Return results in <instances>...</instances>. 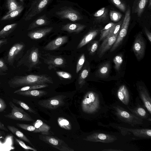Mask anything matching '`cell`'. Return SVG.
I'll list each match as a JSON object with an SVG mask.
<instances>
[{"instance_id": "52", "label": "cell", "mask_w": 151, "mask_h": 151, "mask_svg": "<svg viewBox=\"0 0 151 151\" xmlns=\"http://www.w3.org/2000/svg\"><path fill=\"white\" fill-rule=\"evenodd\" d=\"M0 130H3L6 132H8V129L6 128L3 124L1 122L0 120Z\"/></svg>"}, {"instance_id": "12", "label": "cell", "mask_w": 151, "mask_h": 151, "mask_svg": "<svg viewBox=\"0 0 151 151\" xmlns=\"http://www.w3.org/2000/svg\"><path fill=\"white\" fill-rule=\"evenodd\" d=\"M145 42L141 33H139L136 37L132 47L134 53L138 60L143 57L145 52Z\"/></svg>"}, {"instance_id": "47", "label": "cell", "mask_w": 151, "mask_h": 151, "mask_svg": "<svg viewBox=\"0 0 151 151\" xmlns=\"http://www.w3.org/2000/svg\"><path fill=\"white\" fill-rule=\"evenodd\" d=\"M99 44V42L98 41H94L92 43L88 50L90 54L95 53L98 48Z\"/></svg>"}, {"instance_id": "25", "label": "cell", "mask_w": 151, "mask_h": 151, "mask_svg": "<svg viewBox=\"0 0 151 151\" xmlns=\"http://www.w3.org/2000/svg\"><path fill=\"white\" fill-rule=\"evenodd\" d=\"M98 30H93L86 34L78 44L77 48L80 49L92 40L97 35Z\"/></svg>"}, {"instance_id": "29", "label": "cell", "mask_w": 151, "mask_h": 151, "mask_svg": "<svg viewBox=\"0 0 151 151\" xmlns=\"http://www.w3.org/2000/svg\"><path fill=\"white\" fill-rule=\"evenodd\" d=\"M132 114L141 118L147 119L148 118V114L145 109L142 106H138L133 109L128 107Z\"/></svg>"}, {"instance_id": "14", "label": "cell", "mask_w": 151, "mask_h": 151, "mask_svg": "<svg viewBox=\"0 0 151 151\" xmlns=\"http://www.w3.org/2000/svg\"><path fill=\"white\" fill-rule=\"evenodd\" d=\"M60 18L68 19L73 22L82 19L80 13L71 7L64 8L56 13Z\"/></svg>"}, {"instance_id": "5", "label": "cell", "mask_w": 151, "mask_h": 151, "mask_svg": "<svg viewBox=\"0 0 151 151\" xmlns=\"http://www.w3.org/2000/svg\"><path fill=\"white\" fill-rule=\"evenodd\" d=\"M25 45L22 42L16 43L11 47L6 57V63L12 66L18 62L23 56Z\"/></svg>"}, {"instance_id": "49", "label": "cell", "mask_w": 151, "mask_h": 151, "mask_svg": "<svg viewBox=\"0 0 151 151\" xmlns=\"http://www.w3.org/2000/svg\"><path fill=\"white\" fill-rule=\"evenodd\" d=\"M6 107V105L5 101L0 98V112L3 111Z\"/></svg>"}, {"instance_id": "44", "label": "cell", "mask_w": 151, "mask_h": 151, "mask_svg": "<svg viewBox=\"0 0 151 151\" xmlns=\"http://www.w3.org/2000/svg\"><path fill=\"white\" fill-rule=\"evenodd\" d=\"M112 3L115 5L122 11L124 12L126 8L125 4L122 2L120 0H110Z\"/></svg>"}, {"instance_id": "36", "label": "cell", "mask_w": 151, "mask_h": 151, "mask_svg": "<svg viewBox=\"0 0 151 151\" xmlns=\"http://www.w3.org/2000/svg\"><path fill=\"white\" fill-rule=\"evenodd\" d=\"M89 73V71L86 69H83L79 76L78 79V83L80 88L85 84V80L88 76Z\"/></svg>"}, {"instance_id": "51", "label": "cell", "mask_w": 151, "mask_h": 151, "mask_svg": "<svg viewBox=\"0 0 151 151\" xmlns=\"http://www.w3.org/2000/svg\"><path fill=\"white\" fill-rule=\"evenodd\" d=\"M8 42L7 39H2L0 40V48L6 44Z\"/></svg>"}, {"instance_id": "41", "label": "cell", "mask_w": 151, "mask_h": 151, "mask_svg": "<svg viewBox=\"0 0 151 151\" xmlns=\"http://www.w3.org/2000/svg\"><path fill=\"white\" fill-rule=\"evenodd\" d=\"M85 60V54L83 53L81 56L78 61L76 67V73H78L81 69L84 63Z\"/></svg>"}, {"instance_id": "35", "label": "cell", "mask_w": 151, "mask_h": 151, "mask_svg": "<svg viewBox=\"0 0 151 151\" xmlns=\"http://www.w3.org/2000/svg\"><path fill=\"white\" fill-rule=\"evenodd\" d=\"M110 65L109 62L105 63L102 65L98 70V73L101 76L105 77L109 74Z\"/></svg>"}, {"instance_id": "33", "label": "cell", "mask_w": 151, "mask_h": 151, "mask_svg": "<svg viewBox=\"0 0 151 151\" xmlns=\"http://www.w3.org/2000/svg\"><path fill=\"white\" fill-rule=\"evenodd\" d=\"M12 101L13 103L19 105L24 109L29 112L34 114H36V112L27 104L22 101L13 98Z\"/></svg>"}, {"instance_id": "1", "label": "cell", "mask_w": 151, "mask_h": 151, "mask_svg": "<svg viewBox=\"0 0 151 151\" xmlns=\"http://www.w3.org/2000/svg\"><path fill=\"white\" fill-rule=\"evenodd\" d=\"M53 83L52 78L46 75L30 74L24 76H16L8 81L9 87L16 88L27 86Z\"/></svg>"}, {"instance_id": "11", "label": "cell", "mask_w": 151, "mask_h": 151, "mask_svg": "<svg viewBox=\"0 0 151 151\" xmlns=\"http://www.w3.org/2000/svg\"><path fill=\"white\" fill-rule=\"evenodd\" d=\"M83 139L87 141L106 143L113 142L117 139L115 136L100 132H94L87 136Z\"/></svg>"}, {"instance_id": "54", "label": "cell", "mask_w": 151, "mask_h": 151, "mask_svg": "<svg viewBox=\"0 0 151 151\" xmlns=\"http://www.w3.org/2000/svg\"><path fill=\"white\" fill-rule=\"evenodd\" d=\"M102 151H122L121 150H115V149H105L102 150Z\"/></svg>"}, {"instance_id": "17", "label": "cell", "mask_w": 151, "mask_h": 151, "mask_svg": "<svg viewBox=\"0 0 151 151\" xmlns=\"http://www.w3.org/2000/svg\"><path fill=\"white\" fill-rule=\"evenodd\" d=\"M138 92L145 106L151 114V99L147 91L144 86H139Z\"/></svg>"}, {"instance_id": "26", "label": "cell", "mask_w": 151, "mask_h": 151, "mask_svg": "<svg viewBox=\"0 0 151 151\" xmlns=\"http://www.w3.org/2000/svg\"><path fill=\"white\" fill-rule=\"evenodd\" d=\"M7 128L12 133L17 136L20 139L28 142L32 146L34 147L30 141L19 129L13 126L8 125Z\"/></svg>"}, {"instance_id": "18", "label": "cell", "mask_w": 151, "mask_h": 151, "mask_svg": "<svg viewBox=\"0 0 151 151\" xmlns=\"http://www.w3.org/2000/svg\"><path fill=\"white\" fill-rule=\"evenodd\" d=\"M68 39V37L66 36L58 37L48 43L44 47L43 49L49 51L55 50L66 43Z\"/></svg>"}, {"instance_id": "10", "label": "cell", "mask_w": 151, "mask_h": 151, "mask_svg": "<svg viewBox=\"0 0 151 151\" xmlns=\"http://www.w3.org/2000/svg\"><path fill=\"white\" fill-rule=\"evenodd\" d=\"M66 97L62 95H58L47 99L40 100L38 104L45 108L54 109L64 104V99Z\"/></svg>"}, {"instance_id": "4", "label": "cell", "mask_w": 151, "mask_h": 151, "mask_svg": "<svg viewBox=\"0 0 151 151\" xmlns=\"http://www.w3.org/2000/svg\"><path fill=\"white\" fill-rule=\"evenodd\" d=\"M113 108L115 114L121 121L133 127L143 124L142 118L130 113L122 107L116 105L114 106Z\"/></svg>"}, {"instance_id": "46", "label": "cell", "mask_w": 151, "mask_h": 151, "mask_svg": "<svg viewBox=\"0 0 151 151\" xmlns=\"http://www.w3.org/2000/svg\"><path fill=\"white\" fill-rule=\"evenodd\" d=\"M56 73L59 77L65 79H70L72 77L70 74L66 72L57 71Z\"/></svg>"}, {"instance_id": "16", "label": "cell", "mask_w": 151, "mask_h": 151, "mask_svg": "<svg viewBox=\"0 0 151 151\" xmlns=\"http://www.w3.org/2000/svg\"><path fill=\"white\" fill-rule=\"evenodd\" d=\"M117 36H108L104 39L101 45L98 52L99 58H101L105 52L112 47Z\"/></svg>"}, {"instance_id": "20", "label": "cell", "mask_w": 151, "mask_h": 151, "mask_svg": "<svg viewBox=\"0 0 151 151\" xmlns=\"http://www.w3.org/2000/svg\"><path fill=\"white\" fill-rule=\"evenodd\" d=\"M33 125L36 128L35 130L33 132L40 133L44 135L49 134L50 127L41 120H37L33 123Z\"/></svg>"}, {"instance_id": "39", "label": "cell", "mask_w": 151, "mask_h": 151, "mask_svg": "<svg viewBox=\"0 0 151 151\" xmlns=\"http://www.w3.org/2000/svg\"><path fill=\"white\" fill-rule=\"evenodd\" d=\"M123 61L122 56L121 55H117L114 58L113 61L115 64L114 68L117 71L119 70Z\"/></svg>"}, {"instance_id": "6", "label": "cell", "mask_w": 151, "mask_h": 151, "mask_svg": "<svg viewBox=\"0 0 151 151\" xmlns=\"http://www.w3.org/2000/svg\"><path fill=\"white\" fill-rule=\"evenodd\" d=\"M9 104L11 108V112L4 115L5 117L19 121L33 122L34 121L30 115L21 108L17 106L12 102L10 101Z\"/></svg>"}, {"instance_id": "48", "label": "cell", "mask_w": 151, "mask_h": 151, "mask_svg": "<svg viewBox=\"0 0 151 151\" xmlns=\"http://www.w3.org/2000/svg\"><path fill=\"white\" fill-rule=\"evenodd\" d=\"M106 9L105 7H103L97 11L93 15L95 17L101 18L105 15L106 13Z\"/></svg>"}, {"instance_id": "56", "label": "cell", "mask_w": 151, "mask_h": 151, "mask_svg": "<svg viewBox=\"0 0 151 151\" xmlns=\"http://www.w3.org/2000/svg\"><path fill=\"white\" fill-rule=\"evenodd\" d=\"M23 2L24 0H19Z\"/></svg>"}, {"instance_id": "23", "label": "cell", "mask_w": 151, "mask_h": 151, "mask_svg": "<svg viewBox=\"0 0 151 151\" xmlns=\"http://www.w3.org/2000/svg\"><path fill=\"white\" fill-rule=\"evenodd\" d=\"M49 23V20L45 14L35 20L29 25L27 30H32L39 27L47 25Z\"/></svg>"}, {"instance_id": "40", "label": "cell", "mask_w": 151, "mask_h": 151, "mask_svg": "<svg viewBox=\"0 0 151 151\" xmlns=\"http://www.w3.org/2000/svg\"><path fill=\"white\" fill-rule=\"evenodd\" d=\"M8 67L6 62L2 59H0V75L3 76L7 74Z\"/></svg>"}, {"instance_id": "55", "label": "cell", "mask_w": 151, "mask_h": 151, "mask_svg": "<svg viewBox=\"0 0 151 151\" xmlns=\"http://www.w3.org/2000/svg\"><path fill=\"white\" fill-rule=\"evenodd\" d=\"M151 0H149V5H148V7L150 8L151 6Z\"/></svg>"}, {"instance_id": "21", "label": "cell", "mask_w": 151, "mask_h": 151, "mask_svg": "<svg viewBox=\"0 0 151 151\" xmlns=\"http://www.w3.org/2000/svg\"><path fill=\"white\" fill-rule=\"evenodd\" d=\"M86 26L78 23H68L64 25L61 29L69 33L78 34L82 31Z\"/></svg>"}, {"instance_id": "57", "label": "cell", "mask_w": 151, "mask_h": 151, "mask_svg": "<svg viewBox=\"0 0 151 151\" xmlns=\"http://www.w3.org/2000/svg\"><path fill=\"white\" fill-rule=\"evenodd\" d=\"M0 84H1V82H0Z\"/></svg>"}, {"instance_id": "34", "label": "cell", "mask_w": 151, "mask_h": 151, "mask_svg": "<svg viewBox=\"0 0 151 151\" xmlns=\"http://www.w3.org/2000/svg\"><path fill=\"white\" fill-rule=\"evenodd\" d=\"M58 122L59 126L62 128L67 130L71 129L72 126L70 123L65 118L59 117L58 119Z\"/></svg>"}, {"instance_id": "13", "label": "cell", "mask_w": 151, "mask_h": 151, "mask_svg": "<svg viewBox=\"0 0 151 151\" xmlns=\"http://www.w3.org/2000/svg\"><path fill=\"white\" fill-rule=\"evenodd\" d=\"M43 59L44 62L48 65V68L50 70L56 68L65 67L66 62L65 59L61 57L45 54Z\"/></svg>"}, {"instance_id": "3", "label": "cell", "mask_w": 151, "mask_h": 151, "mask_svg": "<svg viewBox=\"0 0 151 151\" xmlns=\"http://www.w3.org/2000/svg\"><path fill=\"white\" fill-rule=\"evenodd\" d=\"M40 64L39 54L38 48L33 47L29 49L25 54L17 62V67L23 65L30 71L33 68H37Z\"/></svg>"}, {"instance_id": "53", "label": "cell", "mask_w": 151, "mask_h": 151, "mask_svg": "<svg viewBox=\"0 0 151 151\" xmlns=\"http://www.w3.org/2000/svg\"><path fill=\"white\" fill-rule=\"evenodd\" d=\"M5 135V133L4 131L0 130V141L4 139Z\"/></svg>"}, {"instance_id": "15", "label": "cell", "mask_w": 151, "mask_h": 151, "mask_svg": "<svg viewBox=\"0 0 151 151\" xmlns=\"http://www.w3.org/2000/svg\"><path fill=\"white\" fill-rule=\"evenodd\" d=\"M122 134L130 132L135 137L143 138H151V130L149 129H132L118 127Z\"/></svg>"}, {"instance_id": "50", "label": "cell", "mask_w": 151, "mask_h": 151, "mask_svg": "<svg viewBox=\"0 0 151 151\" xmlns=\"http://www.w3.org/2000/svg\"><path fill=\"white\" fill-rule=\"evenodd\" d=\"M145 31L146 34L148 39L149 40L150 42H151V32L148 30V29L146 28H145Z\"/></svg>"}, {"instance_id": "30", "label": "cell", "mask_w": 151, "mask_h": 151, "mask_svg": "<svg viewBox=\"0 0 151 151\" xmlns=\"http://www.w3.org/2000/svg\"><path fill=\"white\" fill-rule=\"evenodd\" d=\"M24 8L22 5L19 6L16 10L11 12L9 14H6L1 19V20H9L12 19L19 15L23 11Z\"/></svg>"}, {"instance_id": "28", "label": "cell", "mask_w": 151, "mask_h": 151, "mask_svg": "<svg viewBox=\"0 0 151 151\" xmlns=\"http://www.w3.org/2000/svg\"><path fill=\"white\" fill-rule=\"evenodd\" d=\"M18 24L14 23L4 27L0 31V39H5L17 27Z\"/></svg>"}, {"instance_id": "43", "label": "cell", "mask_w": 151, "mask_h": 151, "mask_svg": "<svg viewBox=\"0 0 151 151\" xmlns=\"http://www.w3.org/2000/svg\"><path fill=\"white\" fill-rule=\"evenodd\" d=\"M16 124L18 127L21 128L28 131L32 132L36 129L35 127L34 126L29 124L17 123Z\"/></svg>"}, {"instance_id": "32", "label": "cell", "mask_w": 151, "mask_h": 151, "mask_svg": "<svg viewBox=\"0 0 151 151\" xmlns=\"http://www.w3.org/2000/svg\"><path fill=\"white\" fill-rule=\"evenodd\" d=\"M115 24L112 22L110 23L101 30L100 41L104 39L107 37Z\"/></svg>"}, {"instance_id": "42", "label": "cell", "mask_w": 151, "mask_h": 151, "mask_svg": "<svg viewBox=\"0 0 151 151\" xmlns=\"http://www.w3.org/2000/svg\"><path fill=\"white\" fill-rule=\"evenodd\" d=\"M110 17L111 20L115 22H118L122 17L120 13L114 11H111L110 12Z\"/></svg>"}, {"instance_id": "24", "label": "cell", "mask_w": 151, "mask_h": 151, "mask_svg": "<svg viewBox=\"0 0 151 151\" xmlns=\"http://www.w3.org/2000/svg\"><path fill=\"white\" fill-rule=\"evenodd\" d=\"M16 93L19 95L26 96L39 97L46 95L47 92L43 90L34 89L20 91Z\"/></svg>"}, {"instance_id": "19", "label": "cell", "mask_w": 151, "mask_h": 151, "mask_svg": "<svg viewBox=\"0 0 151 151\" xmlns=\"http://www.w3.org/2000/svg\"><path fill=\"white\" fill-rule=\"evenodd\" d=\"M52 27H47L38 30L29 32L28 36L31 39L38 40L40 39L50 32L52 30Z\"/></svg>"}, {"instance_id": "22", "label": "cell", "mask_w": 151, "mask_h": 151, "mask_svg": "<svg viewBox=\"0 0 151 151\" xmlns=\"http://www.w3.org/2000/svg\"><path fill=\"white\" fill-rule=\"evenodd\" d=\"M117 96L119 100L124 104L127 105L129 101V95L128 89L124 85L121 86L117 92Z\"/></svg>"}, {"instance_id": "31", "label": "cell", "mask_w": 151, "mask_h": 151, "mask_svg": "<svg viewBox=\"0 0 151 151\" xmlns=\"http://www.w3.org/2000/svg\"><path fill=\"white\" fill-rule=\"evenodd\" d=\"M48 85L47 84L27 86L23 87L22 88H20L15 91L14 92V93H17L20 91L27 90L37 89H40L46 87H48Z\"/></svg>"}, {"instance_id": "8", "label": "cell", "mask_w": 151, "mask_h": 151, "mask_svg": "<svg viewBox=\"0 0 151 151\" xmlns=\"http://www.w3.org/2000/svg\"><path fill=\"white\" fill-rule=\"evenodd\" d=\"M131 10L129 7L127 9L123 22L116 40L110 50V52L114 51L121 44L126 36L130 19Z\"/></svg>"}, {"instance_id": "7", "label": "cell", "mask_w": 151, "mask_h": 151, "mask_svg": "<svg viewBox=\"0 0 151 151\" xmlns=\"http://www.w3.org/2000/svg\"><path fill=\"white\" fill-rule=\"evenodd\" d=\"M51 0H34L25 13L23 19L25 21L30 20L42 12L49 4Z\"/></svg>"}, {"instance_id": "38", "label": "cell", "mask_w": 151, "mask_h": 151, "mask_svg": "<svg viewBox=\"0 0 151 151\" xmlns=\"http://www.w3.org/2000/svg\"><path fill=\"white\" fill-rule=\"evenodd\" d=\"M122 23V21H121L117 23H115L107 37L113 36H118Z\"/></svg>"}, {"instance_id": "37", "label": "cell", "mask_w": 151, "mask_h": 151, "mask_svg": "<svg viewBox=\"0 0 151 151\" xmlns=\"http://www.w3.org/2000/svg\"><path fill=\"white\" fill-rule=\"evenodd\" d=\"M6 5L8 10L6 14H8L17 9L20 5L16 0H6Z\"/></svg>"}, {"instance_id": "45", "label": "cell", "mask_w": 151, "mask_h": 151, "mask_svg": "<svg viewBox=\"0 0 151 151\" xmlns=\"http://www.w3.org/2000/svg\"><path fill=\"white\" fill-rule=\"evenodd\" d=\"M14 138L16 142L24 149L27 150H30L33 151H37V150L36 149L26 145L22 140L18 139L15 137Z\"/></svg>"}, {"instance_id": "9", "label": "cell", "mask_w": 151, "mask_h": 151, "mask_svg": "<svg viewBox=\"0 0 151 151\" xmlns=\"http://www.w3.org/2000/svg\"><path fill=\"white\" fill-rule=\"evenodd\" d=\"M39 139L60 151H74L63 140L55 137L40 135Z\"/></svg>"}, {"instance_id": "2", "label": "cell", "mask_w": 151, "mask_h": 151, "mask_svg": "<svg viewBox=\"0 0 151 151\" xmlns=\"http://www.w3.org/2000/svg\"><path fill=\"white\" fill-rule=\"evenodd\" d=\"M81 107L83 111L87 114H91L96 112L100 108L98 94L93 91L86 93L82 101Z\"/></svg>"}, {"instance_id": "27", "label": "cell", "mask_w": 151, "mask_h": 151, "mask_svg": "<svg viewBox=\"0 0 151 151\" xmlns=\"http://www.w3.org/2000/svg\"><path fill=\"white\" fill-rule=\"evenodd\" d=\"M149 0H136L133 6L134 12L140 17Z\"/></svg>"}]
</instances>
